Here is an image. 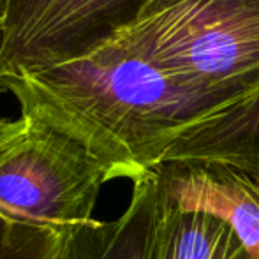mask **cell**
Listing matches in <instances>:
<instances>
[{
    "label": "cell",
    "mask_w": 259,
    "mask_h": 259,
    "mask_svg": "<svg viewBox=\"0 0 259 259\" xmlns=\"http://www.w3.org/2000/svg\"><path fill=\"white\" fill-rule=\"evenodd\" d=\"M0 92L81 143L113 180L152 173L182 134L213 115L120 32L72 60L0 79Z\"/></svg>",
    "instance_id": "6da1fadb"
},
{
    "label": "cell",
    "mask_w": 259,
    "mask_h": 259,
    "mask_svg": "<svg viewBox=\"0 0 259 259\" xmlns=\"http://www.w3.org/2000/svg\"><path fill=\"white\" fill-rule=\"evenodd\" d=\"M116 32L213 113L259 90V0H147Z\"/></svg>",
    "instance_id": "7a4b0ae2"
},
{
    "label": "cell",
    "mask_w": 259,
    "mask_h": 259,
    "mask_svg": "<svg viewBox=\"0 0 259 259\" xmlns=\"http://www.w3.org/2000/svg\"><path fill=\"white\" fill-rule=\"evenodd\" d=\"M113 177L81 143L41 118L0 120V213L71 235L94 219Z\"/></svg>",
    "instance_id": "3957f363"
},
{
    "label": "cell",
    "mask_w": 259,
    "mask_h": 259,
    "mask_svg": "<svg viewBox=\"0 0 259 259\" xmlns=\"http://www.w3.org/2000/svg\"><path fill=\"white\" fill-rule=\"evenodd\" d=\"M147 0H0V79L72 60L127 25Z\"/></svg>",
    "instance_id": "277c9868"
},
{
    "label": "cell",
    "mask_w": 259,
    "mask_h": 259,
    "mask_svg": "<svg viewBox=\"0 0 259 259\" xmlns=\"http://www.w3.org/2000/svg\"><path fill=\"white\" fill-rule=\"evenodd\" d=\"M154 173L164 205L221 219L259 259V178L226 164L191 160H167Z\"/></svg>",
    "instance_id": "5b68a950"
},
{
    "label": "cell",
    "mask_w": 259,
    "mask_h": 259,
    "mask_svg": "<svg viewBox=\"0 0 259 259\" xmlns=\"http://www.w3.org/2000/svg\"><path fill=\"white\" fill-rule=\"evenodd\" d=\"M167 160L219 162L259 178V90L191 127L164 155Z\"/></svg>",
    "instance_id": "8992f818"
},
{
    "label": "cell",
    "mask_w": 259,
    "mask_h": 259,
    "mask_svg": "<svg viewBox=\"0 0 259 259\" xmlns=\"http://www.w3.org/2000/svg\"><path fill=\"white\" fill-rule=\"evenodd\" d=\"M157 215L155 173L133 182L129 206L115 221L92 219L71 233L58 259H150Z\"/></svg>",
    "instance_id": "52a82bcc"
},
{
    "label": "cell",
    "mask_w": 259,
    "mask_h": 259,
    "mask_svg": "<svg viewBox=\"0 0 259 259\" xmlns=\"http://www.w3.org/2000/svg\"><path fill=\"white\" fill-rule=\"evenodd\" d=\"M150 259H252L231 228L206 213L178 211L157 194Z\"/></svg>",
    "instance_id": "ba28073f"
},
{
    "label": "cell",
    "mask_w": 259,
    "mask_h": 259,
    "mask_svg": "<svg viewBox=\"0 0 259 259\" xmlns=\"http://www.w3.org/2000/svg\"><path fill=\"white\" fill-rule=\"evenodd\" d=\"M69 235L0 213V259H58Z\"/></svg>",
    "instance_id": "9c48e42d"
}]
</instances>
